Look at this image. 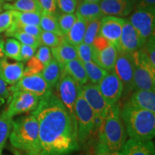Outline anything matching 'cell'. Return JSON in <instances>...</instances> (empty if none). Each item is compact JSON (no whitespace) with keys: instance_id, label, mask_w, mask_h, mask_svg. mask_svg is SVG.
<instances>
[{"instance_id":"49","label":"cell","mask_w":155,"mask_h":155,"mask_svg":"<svg viewBox=\"0 0 155 155\" xmlns=\"http://www.w3.org/2000/svg\"><path fill=\"white\" fill-rule=\"evenodd\" d=\"M4 3H5L4 0H0V8H2V6L4 5Z\"/></svg>"},{"instance_id":"26","label":"cell","mask_w":155,"mask_h":155,"mask_svg":"<svg viewBox=\"0 0 155 155\" xmlns=\"http://www.w3.org/2000/svg\"><path fill=\"white\" fill-rule=\"evenodd\" d=\"M63 69L59 63L53 58L51 61L45 65L42 70L41 74L51 89L55 87L62 74Z\"/></svg>"},{"instance_id":"6","label":"cell","mask_w":155,"mask_h":155,"mask_svg":"<svg viewBox=\"0 0 155 155\" xmlns=\"http://www.w3.org/2000/svg\"><path fill=\"white\" fill-rule=\"evenodd\" d=\"M134 90L154 91L155 68L141 50L132 53Z\"/></svg>"},{"instance_id":"18","label":"cell","mask_w":155,"mask_h":155,"mask_svg":"<svg viewBox=\"0 0 155 155\" xmlns=\"http://www.w3.org/2000/svg\"><path fill=\"white\" fill-rule=\"evenodd\" d=\"M24 69V64L22 62L10 63L4 58L0 60V79L7 84L13 86L23 76Z\"/></svg>"},{"instance_id":"4","label":"cell","mask_w":155,"mask_h":155,"mask_svg":"<svg viewBox=\"0 0 155 155\" xmlns=\"http://www.w3.org/2000/svg\"><path fill=\"white\" fill-rule=\"evenodd\" d=\"M98 127V144L109 150H122L127 139V133L120 117V108L117 104L109 106Z\"/></svg>"},{"instance_id":"10","label":"cell","mask_w":155,"mask_h":155,"mask_svg":"<svg viewBox=\"0 0 155 155\" xmlns=\"http://www.w3.org/2000/svg\"><path fill=\"white\" fill-rule=\"evenodd\" d=\"M40 98L25 91H15L12 94L10 101L6 114L12 118L14 116L33 111L38 107Z\"/></svg>"},{"instance_id":"3","label":"cell","mask_w":155,"mask_h":155,"mask_svg":"<svg viewBox=\"0 0 155 155\" xmlns=\"http://www.w3.org/2000/svg\"><path fill=\"white\" fill-rule=\"evenodd\" d=\"M9 140L15 148L26 155H40L39 124L35 116L31 114L13 121Z\"/></svg>"},{"instance_id":"25","label":"cell","mask_w":155,"mask_h":155,"mask_svg":"<svg viewBox=\"0 0 155 155\" xmlns=\"http://www.w3.org/2000/svg\"><path fill=\"white\" fill-rule=\"evenodd\" d=\"M63 71L71 75L79 86H82L88 82L83 64L78 58L68 62L63 68Z\"/></svg>"},{"instance_id":"40","label":"cell","mask_w":155,"mask_h":155,"mask_svg":"<svg viewBox=\"0 0 155 155\" xmlns=\"http://www.w3.org/2000/svg\"><path fill=\"white\" fill-rule=\"evenodd\" d=\"M34 56L40 63L43 64L45 66L47 65L53 59V55L50 48L44 45H41L38 48V51L35 52Z\"/></svg>"},{"instance_id":"35","label":"cell","mask_w":155,"mask_h":155,"mask_svg":"<svg viewBox=\"0 0 155 155\" xmlns=\"http://www.w3.org/2000/svg\"><path fill=\"white\" fill-rule=\"evenodd\" d=\"M78 58L82 63H88V62H94L93 55H94V49L91 45H87L84 42L78 45L75 47Z\"/></svg>"},{"instance_id":"29","label":"cell","mask_w":155,"mask_h":155,"mask_svg":"<svg viewBox=\"0 0 155 155\" xmlns=\"http://www.w3.org/2000/svg\"><path fill=\"white\" fill-rule=\"evenodd\" d=\"M85 71H86L88 79L90 83L97 85L108 74V71L98 66L94 62L83 63Z\"/></svg>"},{"instance_id":"37","label":"cell","mask_w":155,"mask_h":155,"mask_svg":"<svg viewBox=\"0 0 155 155\" xmlns=\"http://www.w3.org/2000/svg\"><path fill=\"white\" fill-rule=\"evenodd\" d=\"M14 15L12 10L0 12V33L7 32L14 23Z\"/></svg>"},{"instance_id":"41","label":"cell","mask_w":155,"mask_h":155,"mask_svg":"<svg viewBox=\"0 0 155 155\" xmlns=\"http://www.w3.org/2000/svg\"><path fill=\"white\" fill-rule=\"evenodd\" d=\"M57 7L63 13L73 14L77 7V0H56Z\"/></svg>"},{"instance_id":"31","label":"cell","mask_w":155,"mask_h":155,"mask_svg":"<svg viewBox=\"0 0 155 155\" xmlns=\"http://www.w3.org/2000/svg\"><path fill=\"white\" fill-rule=\"evenodd\" d=\"M13 120L5 111L0 114V150H2L6 141L9 137L12 128Z\"/></svg>"},{"instance_id":"5","label":"cell","mask_w":155,"mask_h":155,"mask_svg":"<svg viewBox=\"0 0 155 155\" xmlns=\"http://www.w3.org/2000/svg\"><path fill=\"white\" fill-rule=\"evenodd\" d=\"M75 118L77 127L78 143L83 144L91 137L97 126L96 117L94 111L83 98L81 86L75 104Z\"/></svg>"},{"instance_id":"52","label":"cell","mask_w":155,"mask_h":155,"mask_svg":"<svg viewBox=\"0 0 155 155\" xmlns=\"http://www.w3.org/2000/svg\"><path fill=\"white\" fill-rule=\"evenodd\" d=\"M13 1H15V0H4V2H13Z\"/></svg>"},{"instance_id":"27","label":"cell","mask_w":155,"mask_h":155,"mask_svg":"<svg viewBox=\"0 0 155 155\" xmlns=\"http://www.w3.org/2000/svg\"><path fill=\"white\" fill-rule=\"evenodd\" d=\"M6 36L12 37V38L16 39L22 45H26L32 46L36 49L42 45L40 40L36 37H34L31 35L26 33L19 30H12L5 32Z\"/></svg>"},{"instance_id":"14","label":"cell","mask_w":155,"mask_h":155,"mask_svg":"<svg viewBox=\"0 0 155 155\" xmlns=\"http://www.w3.org/2000/svg\"><path fill=\"white\" fill-rule=\"evenodd\" d=\"M83 98L94 111L96 119L101 120L106 115L110 105L101 94L96 85L87 83L81 86Z\"/></svg>"},{"instance_id":"48","label":"cell","mask_w":155,"mask_h":155,"mask_svg":"<svg viewBox=\"0 0 155 155\" xmlns=\"http://www.w3.org/2000/svg\"><path fill=\"white\" fill-rule=\"evenodd\" d=\"M101 0H83V2H91V3H99Z\"/></svg>"},{"instance_id":"2","label":"cell","mask_w":155,"mask_h":155,"mask_svg":"<svg viewBox=\"0 0 155 155\" xmlns=\"http://www.w3.org/2000/svg\"><path fill=\"white\" fill-rule=\"evenodd\" d=\"M126 133L131 139L150 141L155 134V113L133 106L129 101L120 109Z\"/></svg>"},{"instance_id":"45","label":"cell","mask_w":155,"mask_h":155,"mask_svg":"<svg viewBox=\"0 0 155 155\" xmlns=\"http://www.w3.org/2000/svg\"><path fill=\"white\" fill-rule=\"evenodd\" d=\"M136 8L155 11V0H138Z\"/></svg>"},{"instance_id":"55","label":"cell","mask_w":155,"mask_h":155,"mask_svg":"<svg viewBox=\"0 0 155 155\" xmlns=\"http://www.w3.org/2000/svg\"><path fill=\"white\" fill-rule=\"evenodd\" d=\"M0 39H2V36H1V35H0Z\"/></svg>"},{"instance_id":"22","label":"cell","mask_w":155,"mask_h":155,"mask_svg":"<svg viewBox=\"0 0 155 155\" xmlns=\"http://www.w3.org/2000/svg\"><path fill=\"white\" fill-rule=\"evenodd\" d=\"M2 9L21 12L38 13L40 15L42 12V9L38 0H15L9 2H5Z\"/></svg>"},{"instance_id":"1","label":"cell","mask_w":155,"mask_h":155,"mask_svg":"<svg viewBox=\"0 0 155 155\" xmlns=\"http://www.w3.org/2000/svg\"><path fill=\"white\" fill-rule=\"evenodd\" d=\"M32 114L39 124L40 155H67L78 149L76 121L52 91Z\"/></svg>"},{"instance_id":"20","label":"cell","mask_w":155,"mask_h":155,"mask_svg":"<svg viewBox=\"0 0 155 155\" xmlns=\"http://www.w3.org/2000/svg\"><path fill=\"white\" fill-rule=\"evenodd\" d=\"M122 155H154V145L152 141L129 139L121 150Z\"/></svg>"},{"instance_id":"39","label":"cell","mask_w":155,"mask_h":155,"mask_svg":"<svg viewBox=\"0 0 155 155\" xmlns=\"http://www.w3.org/2000/svg\"><path fill=\"white\" fill-rule=\"evenodd\" d=\"M45 65L40 63L37 58L33 56L28 61L26 67L24 69V74H33L40 73L44 69Z\"/></svg>"},{"instance_id":"12","label":"cell","mask_w":155,"mask_h":155,"mask_svg":"<svg viewBox=\"0 0 155 155\" xmlns=\"http://www.w3.org/2000/svg\"><path fill=\"white\" fill-rule=\"evenodd\" d=\"M12 92L15 91H25L32 93L40 98L48 94L52 89L45 81L41 73L33 74H23L16 84L11 86Z\"/></svg>"},{"instance_id":"32","label":"cell","mask_w":155,"mask_h":155,"mask_svg":"<svg viewBox=\"0 0 155 155\" xmlns=\"http://www.w3.org/2000/svg\"><path fill=\"white\" fill-rule=\"evenodd\" d=\"M20 50L21 43L16 39L12 38H8L4 42L3 52L5 57L12 58L17 61H20Z\"/></svg>"},{"instance_id":"36","label":"cell","mask_w":155,"mask_h":155,"mask_svg":"<svg viewBox=\"0 0 155 155\" xmlns=\"http://www.w3.org/2000/svg\"><path fill=\"white\" fill-rule=\"evenodd\" d=\"M63 37H59L57 35L53 32H47V31H42L40 34V40L42 45L46 46L48 48H55L58 46L61 42Z\"/></svg>"},{"instance_id":"15","label":"cell","mask_w":155,"mask_h":155,"mask_svg":"<svg viewBox=\"0 0 155 155\" xmlns=\"http://www.w3.org/2000/svg\"><path fill=\"white\" fill-rule=\"evenodd\" d=\"M125 19L113 16H104L101 19V25L98 36L105 38L115 46L119 48L122 28Z\"/></svg>"},{"instance_id":"7","label":"cell","mask_w":155,"mask_h":155,"mask_svg":"<svg viewBox=\"0 0 155 155\" xmlns=\"http://www.w3.org/2000/svg\"><path fill=\"white\" fill-rule=\"evenodd\" d=\"M92 46L94 63L108 72H114L117 58V50L115 46L101 36L95 39Z\"/></svg>"},{"instance_id":"46","label":"cell","mask_w":155,"mask_h":155,"mask_svg":"<svg viewBox=\"0 0 155 155\" xmlns=\"http://www.w3.org/2000/svg\"><path fill=\"white\" fill-rule=\"evenodd\" d=\"M96 155H122L121 151H112L108 150L101 144H98Z\"/></svg>"},{"instance_id":"47","label":"cell","mask_w":155,"mask_h":155,"mask_svg":"<svg viewBox=\"0 0 155 155\" xmlns=\"http://www.w3.org/2000/svg\"><path fill=\"white\" fill-rule=\"evenodd\" d=\"M4 42H5V41H4L3 40H2V39H0V60L3 59L4 58H5V55L3 52Z\"/></svg>"},{"instance_id":"13","label":"cell","mask_w":155,"mask_h":155,"mask_svg":"<svg viewBox=\"0 0 155 155\" xmlns=\"http://www.w3.org/2000/svg\"><path fill=\"white\" fill-rule=\"evenodd\" d=\"M98 90L108 105L111 106L119 101L123 94L122 83L115 72H108L98 84Z\"/></svg>"},{"instance_id":"44","label":"cell","mask_w":155,"mask_h":155,"mask_svg":"<svg viewBox=\"0 0 155 155\" xmlns=\"http://www.w3.org/2000/svg\"><path fill=\"white\" fill-rule=\"evenodd\" d=\"M12 92L11 86H9L5 82L0 79V104L4 102V100L11 96Z\"/></svg>"},{"instance_id":"38","label":"cell","mask_w":155,"mask_h":155,"mask_svg":"<svg viewBox=\"0 0 155 155\" xmlns=\"http://www.w3.org/2000/svg\"><path fill=\"white\" fill-rule=\"evenodd\" d=\"M148 57L152 66L155 68V37L153 35L145 42L141 49Z\"/></svg>"},{"instance_id":"9","label":"cell","mask_w":155,"mask_h":155,"mask_svg":"<svg viewBox=\"0 0 155 155\" xmlns=\"http://www.w3.org/2000/svg\"><path fill=\"white\" fill-rule=\"evenodd\" d=\"M114 72L122 83L123 94L128 95L134 90L132 53L117 50V58L114 66Z\"/></svg>"},{"instance_id":"19","label":"cell","mask_w":155,"mask_h":155,"mask_svg":"<svg viewBox=\"0 0 155 155\" xmlns=\"http://www.w3.org/2000/svg\"><path fill=\"white\" fill-rule=\"evenodd\" d=\"M51 53L53 58L59 63L62 69L68 62L78 59L76 48L73 45L70 44L62 38L61 42L58 46L52 48Z\"/></svg>"},{"instance_id":"11","label":"cell","mask_w":155,"mask_h":155,"mask_svg":"<svg viewBox=\"0 0 155 155\" xmlns=\"http://www.w3.org/2000/svg\"><path fill=\"white\" fill-rule=\"evenodd\" d=\"M128 19L144 43L151 36L154 35L155 11L136 8Z\"/></svg>"},{"instance_id":"24","label":"cell","mask_w":155,"mask_h":155,"mask_svg":"<svg viewBox=\"0 0 155 155\" xmlns=\"http://www.w3.org/2000/svg\"><path fill=\"white\" fill-rule=\"evenodd\" d=\"M76 17L77 19L74 25H73L66 35L63 37L65 41L73 45L75 47L83 42V38H84L87 24H88V22L81 17L78 16Z\"/></svg>"},{"instance_id":"33","label":"cell","mask_w":155,"mask_h":155,"mask_svg":"<svg viewBox=\"0 0 155 155\" xmlns=\"http://www.w3.org/2000/svg\"><path fill=\"white\" fill-rule=\"evenodd\" d=\"M77 17L74 14H60L57 16L58 26L62 35L64 37L66 35L69 30H71L73 25L76 20Z\"/></svg>"},{"instance_id":"54","label":"cell","mask_w":155,"mask_h":155,"mask_svg":"<svg viewBox=\"0 0 155 155\" xmlns=\"http://www.w3.org/2000/svg\"><path fill=\"white\" fill-rule=\"evenodd\" d=\"M1 152H2V150H0V155H1Z\"/></svg>"},{"instance_id":"16","label":"cell","mask_w":155,"mask_h":155,"mask_svg":"<svg viewBox=\"0 0 155 155\" xmlns=\"http://www.w3.org/2000/svg\"><path fill=\"white\" fill-rule=\"evenodd\" d=\"M144 45V42L141 40L129 19H125L117 50L133 53L141 50Z\"/></svg>"},{"instance_id":"21","label":"cell","mask_w":155,"mask_h":155,"mask_svg":"<svg viewBox=\"0 0 155 155\" xmlns=\"http://www.w3.org/2000/svg\"><path fill=\"white\" fill-rule=\"evenodd\" d=\"M129 101L133 106L155 113L154 91L135 90Z\"/></svg>"},{"instance_id":"53","label":"cell","mask_w":155,"mask_h":155,"mask_svg":"<svg viewBox=\"0 0 155 155\" xmlns=\"http://www.w3.org/2000/svg\"><path fill=\"white\" fill-rule=\"evenodd\" d=\"M2 10V8H0V12H1Z\"/></svg>"},{"instance_id":"30","label":"cell","mask_w":155,"mask_h":155,"mask_svg":"<svg viewBox=\"0 0 155 155\" xmlns=\"http://www.w3.org/2000/svg\"><path fill=\"white\" fill-rule=\"evenodd\" d=\"M14 23L16 25H37L40 26V14L32 12H21L12 11Z\"/></svg>"},{"instance_id":"23","label":"cell","mask_w":155,"mask_h":155,"mask_svg":"<svg viewBox=\"0 0 155 155\" xmlns=\"http://www.w3.org/2000/svg\"><path fill=\"white\" fill-rule=\"evenodd\" d=\"M75 15L81 17L88 23L93 21L100 20L104 17L98 3L86 2H83L78 5Z\"/></svg>"},{"instance_id":"43","label":"cell","mask_w":155,"mask_h":155,"mask_svg":"<svg viewBox=\"0 0 155 155\" xmlns=\"http://www.w3.org/2000/svg\"><path fill=\"white\" fill-rule=\"evenodd\" d=\"M37 49L32 46L21 44L20 50V61H28L35 54Z\"/></svg>"},{"instance_id":"50","label":"cell","mask_w":155,"mask_h":155,"mask_svg":"<svg viewBox=\"0 0 155 155\" xmlns=\"http://www.w3.org/2000/svg\"><path fill=\"white\" fill-rule=\"evenodd\" d=\"M128 1H129V2H130L133 3V4H134V5H135V3L137 2L138 1V0H128Z\"/></svg>"},{"instance_id":"8","label":"cell","mask_w":155,"mask_h":155,"mask_svg":"<svg viewBox=\"0 0 155 155\" xmlns=\"http://www.w3.org/2000/svg\"><path fill=\"white\" fill-rule=\"evenodd\" d=\"M55 87L57 88L58 94L57 96L65 106L71 116L75 120V104L81 86L78 84L71 75L63 71Z\"/></svg>"},{"instance_id":"51","label":"cell","mask_w":155,"mask_h":155,"mask_svg":"<svg viewBox=\"0 0 155 155\" xmlns=\"http://www.w3.org/2000/svg\"><path fill=\"white\" fill-rule=\"evenodd\" d=\"M14 153L15 154V155H22L20 154V153H19L18 151H17V150H15L14 151Z\"/></svg>"},{"instance_id":"34","label":"cell","mask_w":155,"mask_h":155,"mask_svg":"<svg viewBox=\"0 0 155 155\" xmlns=\"http://www.w3.org/2000/svg\"><path fill=\"white\" fill-rule=\"evenodd\" d=\"M100 25L101 19L100 20L93 21V22H88L87 24L86 32H85L84 38H83L84 43L92 45L95 39L98 36Z\"/></svg>"},{"instance_id":"17","label":"cell","mask_w":155,"mask_h":155,"mask_svg":"<svg viewBox=\"0 0 155 155\" xmlns=\"http://www.w3.org/2000/svg\"><path fill=\"white\" fill-rule=\"evenodd\" d=\"M98 5L104 16L126 17L134 8V4L128 0H101Z\"/></svg>"},{"instance_id":"42","label":"cell","mask_w":155,"mask_h":155,"mask_svg":"<svg viewBox=\"0 0 155 155\" xmlns=\"http://www.w3.org/2000/svg\"><path fill=\"white\" fill-rule=\"evenodd\" d=\"M38 2L41 6L43 12L55 15L57 10L56 0H38Z\"/></svg>"},{"instance_id":"28","label":"cell","mask_w":155,"mask_h":155,"mask_svg":"<svg viewBox=\"0 0 155 155\" xmlns=\"http://www.w3.org/2000/svg\"><path fill=\"white\" fill-rule=\"evenodd\" d=\"M40 27L42 30L53 32L59 37H63L58 26L56 15L48 14L42 12L40 15Z\"/></svg>"}]
</instances>
